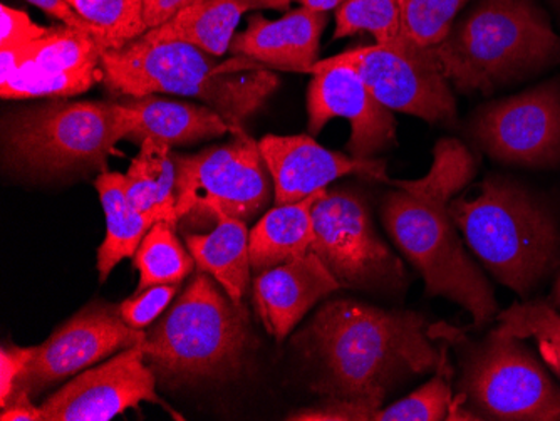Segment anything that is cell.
Listing matches in <instances>:
<instances>
[{"instance_id": "1", "label": "cell", "mask_w": 560, "mask_h": 421, "mask_svg": "<svg viewBox=\"0 0 560 421\" xmlns=\"http://www.w3.org/2000/svg\"><path fill=\"white\" fill-rule=\"evenodd\" d=\"M295 342L319 364L314 391L373 413L399 379L436 370L445 358L431 344L421 314L351 300L319 307Z\"/></svg>"}, {"instance_id": "2", "label": "cell", "mask_w": 560, "mask_h": 421, "mask_svg": "<svg viewBox=\"0 0 560 421\" xmlns=\"http://www.w3.org/2000/svg\"><path fill=\"white\" fill-rule=\"evenodd\" d=\"M475 173L477 162L467 147L452 138L440 140L423 178L392 182L398 190L385 198L381 217L396 247L423 276L427 294L448 297L471 314L475 328H481L499 306L450 212L453 197Z\"/></svg>"}, {"instance_id": "3", "label": "cell", "mask_w": 560, "mask_h": 421, "mask_svg": "<svg viewBox=\"0 0 560 421\" xmlns=\"http://www.w3.org/2000/svg\"><path fill=\"white\" fill-rule=\"evenodd\" d=\"M103 71L112 93L197 97L238 131L279 86L276 72L245 56L220 61L194 44L143 36L119 51L103 52Z\"/></svg>"}, {"instance_id": "4", "label": "cell", "mask_w": 560, "mask_h": 421, "mask_svg": "<svg viewBox=\"0 0 560 421\" xmlns=\"http://www.w3.org/2000/svg\"><path fill=\"white\" fill-rule=\"evenodd\" d=\"M430 51L456 90L489 94L560 65V36L537 0H478Z\"/></svg>"}, {"instance_id": "5", "label": "cell", "mask_w": 560, "mask_h": 421, "mask_svg": "<svg viewBox=\"0 0 560 421\" xmlns=\"http://www.w3.org/2000/svg\"><path fill=\"white\" fill-rule=\"evenodd\" d=\"M458 232L490 274L527 297L560 266V227L542 198L514 178L492 175L477 197L453 198Z\"/></svg>"}, {"instance_id": "6", "label": "cell", "mask_w": 560, "mask_h": 421, "mask_svg": "<svg viewBox=\"0 0 560 421\" xmlns=\"http://www.w3.org/2000/svg\"><path fill=\"white\" fill-rule=\"evenodd\" d=\"M254 344L247 307L200 270L141 342L148 364L165 383L232 378Z\"/></svg>"}, {"instance_id": "7", "label": "cell", "mask_w": 560, "mask_h": 421, "mask_svg": "<svg viewBox=\"0 0 560 421\" xmlns=\"http://www.w3.org/2000/svg\"><path fill=\"white\" fill-rule=\"evenodd\" d=\"M137 115L125 103L65 102L12 112L4 119L9 165L39 177L103 169L116 144L128 140Z\"/></svg>"}, {"instance_id": "8", "label": "cell", "mask_w": 560, "mask_h": 421, "mask_svg": "<svg viewBox=\"0 0 560 421\" xmlns=\"http://www.w3.org/2000/svg\"><path fill=\"white\" fill-rule=\"evenodd\" d=\"M234 137L194 155L172 153L178 222L217 224L219 215L248 222L266 209L272 178L259 143L245 131Z\"/></svg>"}, {"instance_id": "9", "label": "cell", "mask_w": 560, "mask_h": 421, "mask_svg": "<svg viewBox=\"0 0 560 421\" xmlns=\"http://www.w3.org/2000/svg\"><path fill=\"white\" fill-rule=\"evenodd\" d=\"M460 386L480 420L560 421V386L522 339L497 329L471 348Z\"/></svg>"}, {"instance_id": "10", "label": "cell", "mask_w": 560, "mask_h": 421, "mask_svg": "<svg viewBox=\"0 0 560 421\" xmlns=\"http://www.w3.org/2000/svg\"><path fill=\"white\" fill-rule=\"evenodd\" d=\"M313 253L341 288L396 291L405 284L401 260L381 241L370 210L355 191L336 188L313 207Z\"/></svg>"}, {"instance_id": "11", "label": "cell", "mask_w": 560, "mask_h": 421, "mask_svg": "<svg viewBox=\"0 0 560 421\" xmlns=\"http://www.w3.org/2000/svg\"><path fill=\"white\" fill-rule=\"evenodd\" d=\"M332 66L355 69L373 96L389 112L417 116L428 122L455 121V97L430 47L417 46L405 37L386 46L352 47L317 61L311 74Z\"/></svg>"}, {"instance_id": "12", "label": "cell", "mask_w": 560, "mask_h": 421, "mask_svg": "<svg viewBox=\"0 0 560 421\" xmlns=\"http://www.w3.org/2000/svg\"><path fill=\"white\" fill-rule=\"evenodd\" d=\"M481 150L503 165L560 166V78L483 106L471 125Z\"/></svg>"}, {"instance_id": "13", "label": "cell", "mask_w": 560, "mask_h": 421, "mask_svg": "<svg viewBox=\"0 0 560 421\" xmlns=\"http://www.w3.org/2000/svg\"><path fill=\"white\" fill-rule=\"evenodd\" d=\"M103 49L91 34L62 26L27 46L0 51L2 100L78 96L103 83Z\"/></svg>"}, {"instance_id": "14", "label": "cell", "mask_w": 560, "mask_h": 421, "mask_svg": "<svg viewBox=\"0 0 560 421\" xmlns=\"http://www.w3.org/2000/svg\"><path fill=\"white\" fill-rule=\"evenodd\" d=\"M144 338L147 331L126 325L119 306L93 301L36 346L33 361L15 383L14 395L27 393L34 398L119 351L141 344Z\"/></svg>"}, {"instance_id": "15", "label": "cell", "mask_w": 560, "mask_h": 421, "mask_svg": "<svg viewBox=\"0 0 560 421\" xmlns=\"http://www.w3.org/2000/svg\"><path fill=\"white\" fill-rule=\"evenodd\" d=\"M141 401L165 407L155 371L137 344L69 379L40 405V413L43 421H109Z\"/></svg>"}, {"instance_id": "16", "label": "cell", "mask_w": 560, "mask_h": 421, "mask_svg": "<svg viewBox=\"0 0 560 421\" xmlns=\"http://www.w3.org/2000/svg\"><path fill=\"white\" fill-rule=\"evenodd\" d=\"M351 122L346 152L354 159L371 160L396 143L393 113L381 105L351 66H332L314 72L307 87L310 135L320 133L330 119Z\"/></svg>"}, {"instance_id": "17", "label": "cell", "mask_w": 560, "mask_h": 421, "mask_svg": "<svg viewBox=\"0 0 560 421\" xmlns=\"http://www.w3.org/2000/svg\"><path fill=\"white\" fill-rule=\"evenodd\" d=\"M259 148L272 178L277 206L295 203L316 191L326 190L327 185L349 173L388 180L385 162L332 152L320 147L311 135H267L259 141Z\"/></svg>"}, {"instance_id": "18", "label": "cell", "mask_w": 560, "mask_h": 421, "mask_svg": "<svg viewBox=\"0 0 560 421\" xmlns=\"http://www.w3.org/2000/svg\"><path fill=\"white\" fill-rule=\"evenodd\" d=\"M338 289V279L311 250L259 272L254 279V303L262 325L280 342L305 314Z\"/></svg>"}, {"instance_id": "19", "label": "cell", "mask_w": 560, "mask_h": 421, "mask_svg": "<svg viewBox=\"0 0 560 421\" xmlns=\"http://www.w3.org/2000/svg\"><path fill=\"white\" fill-rule=\"evenodd\" d=\"M326 24V12L305 8L295 9L279 21L252 14L247 30L232 40L231 52L254 59L269 69L311 72L317 62Z\"/></svg>"}, {"instance_id": "20", "label": "cell", "mask_w": 560, "mask_h": 421, "mask_svg": "<svg viewBox=\"0 0 560 421\" xmlns=\"http://www.w3.org/2000/svg\"><path fill=\"white\" fill-rule=\"evenodd\" d=\"M291 0H200L143 37L150 40H182L209 55L222 58L231 51L238 22L247 12L259 9L284 11Z\"/></svg>"}, {"instance_id": "21", "label": "cell", "mask_w": 560, "mask_h": 421, "mask_svg": "<svg viewBox=\"0 0 560 421\" xmlns=\"http://www.w3.org/2000/svg\"><path fill=\"white\" fill-rule=\"evenodd\" d=\"M125 105L130 106L137 115V125L128 140L140 144L144 140H155L168 147L190 144L244 131L235 130L210 106L172 102L155 94L133 97Z\"/></svg>"}, {"instance_id": "22", "label": "cell", "mask_w": 560, "mask_h": 421, "mask_svg": "<svg viewBox=\"0 0 560 421\" xmlns=\"http://www.w3.org/2000/svg\"><path fill=\"white\" fill-rule=\"evenodd\" d=\"M185 241L198 270L215 279L231 300L241 304L252 272L247 222L219 215L212 232L187 234Z\"/></svg>"}, {"instance_id": "23", "label": "cell", "mask_w": 560, "mask_h": 421, "mask_svg": "<svg viewBox=\"0 0 560 421\" xmlns=\"http://www.w3.org/2000/svg\"><path fill=\"white\" fill-rule=\"evenodd\" d=\"M327 190V188H326ZM326 190L295 203L276 206L250 231V264L254 272L288 262L311 253L314 244L313 207Z\"/></svg>"}, {"instance_id": "24", "label": "cell", "mask_w": 560, "mask_h": 421, "mask_svg": "<svg viewBox=\"0 0 560 421\" xmlns=\"http://www.w3.org/2000/svg\"><path fill=\"white\" fill-rule=\"evenodd\" d=\"M94 185L106 217L105 241L97 249V272L100 281L105 282L122 259L135 257L155 222L130 202L128 182L122 173L103 172Z\"/></svg>"}, {"instance_id": "25", "label": "cell", "mask_w": 560, "mask_h": 421, "mask_svg": "<svg viewBox=\"0 0 560 421\" xmlns=\"http://www.w3.org/2000/svg\"><path fill=\"white\" fill-rule=\"evenodd\" d=\"M141 150L126 172L130 202L153 222L176 219V166L168 144L144 140Z\"/></svg>"}, {"instance_id": "26", "label": "cell", "mask_w": 560, "mask_h": 421, "mask_svg": "<svg viewBox=\"0 0 560 421\" xmlns=\"http://www.w3.org/2000/svg\"><path fill=\"white\" fill-rule=\"evenodd\" d=\"M176 225L160 220L144 235L133 257L140 272L138 291L160 284H182L197 266L190 250L175 234Z\"/></svg>"}, {"instance_id": "27", "label": "cell", "mask_w": 560, "mask_h": 421, "mask_svg": "<svg viewBox=\"0 0 560 421\" xmlns=\"http://www.w3.org/2000/svg\"><path fill=\"white\" fill-rule=\"evenodd\" d=\"M93 27L103 52L119 51L147 34L143 0H66Z\"/></svg>"}, {"instance_id": "28", "label": "cell", "mask_w": 560, "mask_h": 421, "mask_svg": "<svg viewBox=\"0 0 560 421\" xmlns=\"http://www.w3.org/2000/svg\"><path fill=\"white\" fill-rule=\"evenodd\" d=\"M502 335L536 339L540 356L553 375L560 378V313L546 301H525L512 304L497 316Z\"/></svg>"}, {"instance_id": "29", "label": "cell", "mask_w": 560, "mask_h": 421, "mask_svg": "<svg viewBox=\"0 0 560 421\" xmlns=\"http://www.w3.org/2000/svg\"><path fill=\"white\" fill-rule=\"evenodd\" d=\"M370 33L376 44L398 43L402 37V0H346L336 9L332 39Z\"/></svg>"}, {"instance_id": "30", "label": "cell", "mask_w": 560, "mask_h": 421, "mask_svg": "<svg viewBox=\"0 0 560 421\" xmlns=\"http://www.w3.org/2000/svg\"><path fill=\"white\" fill-rule=\"evenodd\" d=\"M446 360L436 367V375L402 400L374 411L371 421H440L448 418L453 396L446 379Z\"/></svg>"}, {"instance_id": "31", "label": "cell", "mask_w": 560, "mask_h": 421, "mask_svg": "<svg viewBox=\"0 0 560 421\" xmlns=\"http://www.w3.org/2000/svg\"><path fill=\"white\" fill-rule=\"evenodd\" d=\"M468 0H402V37L420 47H435L448 36Z\"/></svg>"}, {"instance_id": "32", "label": "cell", "mask_w": 560, "mask_h": 421, "mask_svg": "<svg viewBox=\"0 0 560 421\" xmlns=\"http://www.w3.org/2000/svg\"><path fill=\"white\" fill-rule=\"evenodd\" d=\"M178 288L180 284L151 285L144 291L137 292L130 300L122 301L119 309L126 325L140 331L150 328L168 309Z\"/></svg>"}, {"instance_id": "33", "label": "cell", "mask_w": 560, "mask_h": 421, "mask_svg": "<svg viewBox=\"0 0 560 421\" xmlns=\"http://www.w3.org/2000/svg\"><path fill=\"white\" fill-rule=\"evenodd\" d=\"M0 51H12L19 47L39 40L49 33L50 27H43L31 21L30 15L24 11L8 8L2 4L0 8Z\"/></svg>"}, {"instance_id": "34", "label": "cell", "mask_w": 560, "mask_h": 421, "mask_svg": "<svg viewBox=\"0 0 560 421\" xmlns=\"http://www.w3.org/2000/svg\"><path fill=\"white\" fill-rule=\"evenodd\" d=\"M36 348L2 346L0 350V408H4L14 395L15 383L27 364L33 361Z\"/></svg>"}, {"instance_id": "35", "label": "cell", "mask_w": 560, "mask_h": 421, "mask_svg": "<svg viewBox=\"0 0 560 421\" xmlns=\"http://www.w3.org/2000/svg\"><path fill=\"white\" fill-rule=\"evenodd\" d=\"M200 0H143V21L147 33L165 26L166 22Z\"/></svg>"}, {"instance_id": "36", "label": "cell", "mask_w": 560, "mask_h": 421, "mask_svg": "<svg viewBox=\"0 0 560 421\" xmlns=\"http://www.w3.org/2000/svg\"><path fill=\"white\" fill-rule=\"evenodd\" d=\"M27 2L43 9L47 15L58 19V21H61L66 26L72 27V30L83 31V33L93 36V27H91L66 0H27Z\"/></svg>"}, {"instance_id": "37", "label": "cell", "mask_w": 560, "mask_h": 421, "mask_svg": "<svg viewBox=\"0 0 560 421\" xmlns=\"http://www.w3.org/2000/svg\"><path fill=\"white\" fill-rule=\"evenodd\" d=\"M2 421H43L40 407L33 404V396L27 393H19L12 396L9 404L2 408L0 413Z\"/></svg>"}, {"instance_id": "38", "label": "cell", "mask_w": 560, "mask_h": 421, "mask_svg": "<svg viewBox=\"0 0 560 421\" xmlns=\"http://www.w3.org/2000/svg\"><path fill=\"white\" fill-rule=\"evenodd\" d=\"M302 8L311 9L314 12H327L338 9L346 0H295Z\"/></svg>"}, {"instance_id": "39", "label": "cell", "mask_w": 560, "mask_h": 421, "mask_svg": "<svg viewBox=\"0 0 560 421\" xmlns=\"http://www.w3.org/2000/svg\"><path fill=\"white\" fill-rule=\"evenodd\" d=\"M552 304L557 309H560V274L559 278H557L556 285H553Z\"/></svg>"}, {"instance_id": "40", "label": "cell", "mask_w": 560, "mask_h": 421, "mask_svg": "<svg viewBox=\"0 0 560 421\" xmlns=\"http://www.w3.org/2000/svg\"><path fill=\"white\" fill-rule=\"evenodd\" d=\"M559 2H560V0H559Z\"/></svg>"}]
</instances>
